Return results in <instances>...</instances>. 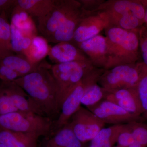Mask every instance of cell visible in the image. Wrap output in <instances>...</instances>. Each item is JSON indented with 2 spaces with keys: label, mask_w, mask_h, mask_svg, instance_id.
I'll return each mask as SVG.
<instances>
[{
  "label": "cell",
  "mask_w": 147,
  "mask_h": 147,
  "mask_svg": "<svg viewBox=\"0 0 147 147\" xmlns=\"http://www.w3.org/2000/svg\"><path fill=\"white\" fill-rule=\"evenodd\" d=\"M51 67L41 62L36 70L14 81L32 100L42 115L55 121L60 113L57 83Z\"/></svg>",
  "instance_id": "cell-1"
},
{
  "label": "cell",
  "mask_w": 147,
  "mask_h": 147,
  "mask_svg": "<svg viewBox=\"0 0 147 147\" xmlns=\"http://www.w3.org/2000/svg\"><path fill=\"white\" fill-rule=\"evenodd\" d=\"M139 29L127 30L109 26L104 30L108 48V61L105 69L139 61Z\"/></svg>",
  "instance_id": "cell-2"
},
{
  "label": "cell",
  "mask_w": 147,
  "mask_h": 147,
  "mask_svg": "<svg viewBox=\"0 0 147 147\" xmlns=\"http://www.w3.org/2000/svg\"><path fill=\"white\" fill-rule=\"evenodd\" d=\"M53 122L35 113L18 111L0 116V129L47 137L51 134Z\"/></svg>",
  "instance_id": "cell-3"
},
{
  "label": "cell",
  "mask_w": 147,
  "mask_h": 147,
  "mask_svg": "<svg viewBox=\"0 0 147 147\" xmlns=\"http://www.w3.org/2000/svg\"><path fill=\"white\" fill-rule=\"evenodd\" d=\"M102 74L101 69L95 67L93 68L69 94L62 104L57 119L53 122L50 136L68 123L72 115L81 107L82 98L87 88L92 84L98 83Z\"/></svg>",
  "instance_id": "cell-4"
},
{
  "label": "cell",
  "mask_w": 147,
  "mask_h": 147,
  "mask_svg": "<svg viewBox=\"0 0 147 147\" xmlns=\"http://www.w3.org/2000/svg\"><path fill=\"white\" fill-rule=\"evenodd\" d=\"M94 67L91 62H71L55 64L51 71L57 83L60 108L69 94Z\"/></svg>",
  "instance_id": "cell-5"
},
{
  "label": "cell",
  "mask_w": 147,
  "mask_h": 147,
  "mask_svg": "<svg viewBox=\"0 0 147 147\" xmlns=\"http://www.w3.org/2000/svg\"><path fill=\"white\" fill-rule=\"evenodd\" d=\"M143 65V63L139 61L105 69L98 84L110 90L135 88L140 79Z\"/></svg>",
  "instance_id": "cell-6"
},
{
  "label": "cell",
  "mask_w": 147,
  "mask_h": 147,
  "mask_svg": "<svg viewBox=\"0 0 147 147\" xmlns=\"http://www.w3.org/2000/svg\"><path fill=\"white\" fill-rule=\"evenodd\" d=\"M81 7L79 0H55L53 9L46 16L38 19V30L48 39Z\"/></svg>",
  "instance_id": "cell-7"
},
{
  "label": "cell",
  "mask_w": 147,
  "mask_h": 147,
  "mask_svg": "<svg viewBox=\"0 0 147 147\" xmlns=\"http://www.w3.org/2000/svg\"><path fill=\"white\" fill-rule=\"evenodd\" d=\"M82 9V18L70 42L74 44L84 42L100 34L110 26L109 17L105 11L89 12Z\"/></svg>",
  "instance_id": "cell-8"
},
{
  "label": "cell",
  "mask_w": 147,
  "mask_h": 147,
  "mask_svg": "<svg viewBox=\"0 0 147 147\" xmlns=\"http://www.w3.org/2000/svg\"><path fill=\"white\" fill-rule=\"evenodd\" d=\"M68 123L76 137L83 144L91 141L105 125L93 113L82 106Z\"/></svg>",
  "instance_id": "cell-9"
},
{
  "label": "cell",
  "mask_w": 147,
  "mask_h": 147,
  "mask_svg": "<svg viewBox=\"0 0 147 147\" xmlns=\"http://www.w3.org/2000/svg\"><path fill=\"white\" fill-rule=\"evenodd\" d=\"M87 109L97 116L105 124L117 125L133 121H145L142 117L133 115L115 103L106 99Z\"/></svg>",
  "instance_id": "cell-10"
},
{
  "label": "cell",
  "mask_w": 147,
  "mask_h": 147,
  "mask_svg": "<svg viewBox=\"0 0 147 147\" xmlns=\"http://www.w3.org/2000/svg\"><path fill=\"white\" fill-rule=\"evenodd\" d=\"M75 45L86 55L94 67L105 69L108 61V48L105 36L100 34Z\"/></svg>",
  "instance_id": "cell-11"
},
{
  "label": "cell",
  "mask_w": 147,
  "mask_h": 147,
  "mask_svg": "<svg viewBox=\"0 0 147 147\" xmlns=\"http://www.w3.org/2000/svg\"><path fill=\"white\" fill-rule=\"evenodd\" d=\"M136 87L113 90H107L105 99L115 103L133 115L142 117V107Z\"/></svg>",
  "instance_id": "cell-12"
},
{
  "label": "cell",
  "mask_w": 147,
  "mask_h": 147,
  "mask_svg": "<svg viewBox=\"0 0 147 147\" xmlns=\"http://www.w3.org/2000/svg\"><path fill=\"white\" fill-rule=\"evenodd\" d=\"M50 60L56 64L71 62H91L79 47L72 42H59L50 47L48 55Z\"/></svg>",
  "instance_id": "cell-13"
},
{
  "label": "cell",
  "mask_w": 147,
  "mask_h": 147,
  "mask_svg": "<svg viewBox=\"0 0 147 147\" xmlns=\"http://www.w3.org/2000/svg\"><path fill=\"white\" fill-rule=\"evenodd\" d=\"M98 11L106 13L132 14L144 24L145 9L141 0H105Z\"/></svg>",
  "instance_id": "cell-14"
},
{
  "label": "cell",
  "mask_w": 147,
  "mask_h": 147,
  "mask_svg": "<svg viewBox=\"0 0 147 147\" xmlns=\"http://www.w3.org/2000/svg\"><path fill=\"white\" fill-rule=\"evenodd\" d=\"M0 82L10 96L18 111L35 113L44 116L26 93L15 82Z\"/></svg>",
  "instance_id": "cell-15"
},
{
  "label": "cell",
  "mask_w": 147,
  "mask_h": 147,
  "mask_svg": "<svg viewBox=\"0 0 147 147\" xmlns=\"http://www.w3.org/2000/svg\"><path fill=\"white\" fill-rule=\"evenodd\" d=\"M45 139L40 147H83L69 123Z\"/></svg>",
  "instance_id": "cell-16"
},
{
  "label": "cell",
  "mask_w": 147,
  "mask_h": 147,
  "mask_svg": "<svg viewBox=\"0 0 147 147\" xmlns=\"http://www.w3.org/2000/svg\"><path fill=\"white\" fill-rule=\"evenodd\" d=\"M39 138L34 134L0 129V144L6 147H38Z\"/></svg>",
  "instance_id": "cell-17"
},
{
  "label": "cell",
  "mask_w": 147,
  "mask_h": 147,
  "mask_svg": "<svg viewBox=\"0 0 147 147\" xmlns=\"http://www.w3.org/2000/svg\"><path fill=\"white\" fill-rule=\"evenodd\" d=\"M10 24L21 31L25 36L32 38L37 36V27L32 17L16 5L10 14Z\"/></svg>",
  "instance_id": "cell-18"
},
{
  "label": "cell",
  "mask_w": 147,
  "mask_h": 147,
  "mask_svg": "<svg viewBox=\"0 0 147 147\" xmlns=\"http://www.w3.org/2000/svg\"><path fill=\"white\" fill-rule=\"evenodd\" d=\"M40 63L37 64L32 63L25 57L21 55H13L0 58V64L7 67L16 71L21 77L36 70Z\"/></svg>",
  "instance_id": "cell-19"
},
{
  "label": "cell",
  "mask_w": 147,
  "mask_h": 147,
  "mask_svg": "<svg viewBox=\"0 0 147 147\" xmlns=\"http://www.w3.org/2000/svg\"><path fill=\"white\" fill-rule=\"evenodd\" d=\"M55 0H17V5L32 17L42 18L53 9Z\"/></svg>",
  "instance_id": "cell-20"
},
{
  "label": "cell",
  "mask_w": 147,
  "mask_h": 147,
  "mask_svg": "<svg viewBox=\"0 0 147 147\" xmlns=\"http://www.w3.org/2000/svg\"><path fill=\"white\" fill-rule=\"evenodd\" d=\"M50 49L48 41L44 37L36 36L32 38L31 43L24 56L32 63L37 64L48 56Z\"/></svg>",
  "instance_id": "cell-21"
},
{
  "label": "cell",
  "mask_w": 147,
  "mask_h": 147,
  "mask_svg": "<svg viewBox=\"0 0 147 147\" xmlns=\"http://www.w3.org/2000/svg\"><path fill=\"white\" fill-rule=\"evenodd\" d=\"M123 124L102 128L90 141L89 147H113Z\"/></svg>",
  "instance_id": "cell-22"
},
{
  "label": "cell",
  "mask_w": 147,
  "mask_h": 147,
  "mask_svg": "<svg viewBox=\"0 0 147 147\" xmlns=\"http://www.w3.org/2000/svg\"><path fill=\"white\" fill-rule=\"evenodd\" d=\"M16 55L11 45V30L8 16L5 12L0 14V58Z\"/></svg>",
  "instance_id": "cell-23"
},
{
  "label": "cell",
  "mask_w": 147,
  "mask_h": 147,
  "mask_svg": "<svg viewBox=\"0 0 147 147\" xmlns=\"http://www.w3.org/2000/svg\"><path fill=\"white\" fill-rule=\"evenodd\" d=\"M106 13L109 17V26L116 27L127 30H132L139 29L144 25L138 18L132 14Z\"/></svg>",
  "instance_id": "cell-24"
},
{
  "label": "cell",
  "mask_w": 147,
  "mask_h": 147,
  "mask_svg": "<svg viewBox=\"0 0 147 147\" xmlns=\"http://www.w3.org/2000/svg\"><path fill=\"white\" fill-rule=\"evenodd\" d=\"M107 90L98 83L92 84L87 88L82 100V105L90 108L96 105L105 98Z\"/></svg>",
  "instance_id": "cell-25"
},
{
  "label": "cell",
  "mask_w": 147,
  "mask_h": 147,
  "mask_svg": "<svg viewBox=\"0 0 147 147\" xmlns=\"http://www.w3.org/2000/svg\"><path fill=\"white\" fill-rule=\"evenodd\" d=\"M142 109V117L147 120V67L143 63L139 82L136 87Z\"/></svg>",
  "instance_id": "cell-26"
},
{
  "label": "cell",
  "mask_w": 147,
  "mask_h": 147,
  "mask_svg": "<svg viewBox=\"0 0 147 147\" xmlns=\"http://www.w3.org/2000/svg\"><path fill=\"white\" fill-rule=\"evenodd\" d=\"M128 123L134 142L144 147H147V123L139 121H133Z\"/></svg>",
  "instance_id": "cell-27"
},
{
  "label": "cell",
  "mask_w": 147,
  "mask_h": 147,
  "mask_svg": "<svg viewBox=\"0 0 147 147\" xmlns=\"http://www.w3.org/2000/svg\"><path fill=\"white\" fill-rule=\"evenodd\" d=\"M18 111L10 96L0 82V116Z\"/></svg>",
  "instance_id": "cell-28"
},
{
  "label": "cell",
  "mask_w": 147,
  "mask_h": 147,
  "mask_svg": "<svg viewBox=\"0 0 147 147\" xmlns=\"http://www.w3.org/2000/svg\"><path fill=\"white\" fill-rule=\"evenodd\" d=\"M11 30V45L12 50L16 55H23V44L25 36L18 29L10 24Z\"/></svg>",
  "instance_id": "cell-29"
},
{
  "label": "cell",
  "mask_w": 147,
  "mask_h": 147,
  "mask_svg": "<svg viewBox=\"0 0 147 147\" xmlns=\"http://www.w3.org/2000/svg\"><path fill=\"white\" fill-rule=\"evenodd\" d=\"M134 142L129 124L128 123L123 124L117 137L116 142L117 146L128 147Z\"/></svg>",
  "instance_id": "cell-30"
},
{
  "label": "cell",
  "mask_w": 147,
  "mask_h": 147,
  "mask_svg": "<svg viewBox=\"0 0 147 147\" xmlns=\"http://www.w3.org/2000/svg\"><path fill=\"white\" fill-rule=\"evenodd\" d=\"M139 50L142 61L147 67V27L143 25L139 29Z\"/></svg>",
  "instance_id": "cell-31"
},
{
  "label": "cell",
  "mask_w": 147,
  "mask_h": 147,
  "mask_svg": "<svg viewBox=\"0 0 147 147\" xmlns=\"http://www.w3.org/2000/svg\"><path fill=\"white\" fill-rule=\"evenodd\" d=\"M21 77L16 71L5 66L0 64V81L4 82H14Z\"/></svg>",
  "instance_id": "cell-32"
},
{
  "label": "cell",
  "mask_w": 147,
  "mask_h": 147,
  "mask_svg": "<svg viewBox=\"0 0 147 147\" xmlns=\"http://www.w3.org/2000/svg\"><path fill=\"white\" fill-rule=\"evenodd\" d=\"M82 9L89 12L98 11L100 6L105 0H79Z\"/></svg>",
  "instance_id": "cell-33"
},
{
  "label": "cell",
  "mask_w": 147,
  "mask_h": 147,
  "mask_svg": "<svg viewBox=\"0 0 147 147\" xmlns=\"http://www.w3.org/2000/svg\"><path fill=\"white\" fill-rule=\"evenodd\" d=\"M17 5V0H0V14L5 12L8 16Z\"/></svg>",
  "instance_id": "cell-34"
},
{
  "label": "cell",
  "mask_w": 147,
  "mask_h": 147,
  "mask_svg": "<svg viewBox=\"0 0 147 147\" xmlns=\"http://www.w3.org/2000/svg\"><path fill=\"white\" fill-rule=\"evenodd\" d=\"M141 1L145 9L144 25L147 27V0H141Z\"/></svg>",
  "instance_id": "cell-35"
},
{
  "label": "cell",
  "mask_w": 147,
  "mask_h": 147,
  "mask_svg": "<svg viewBox=\"0 0 147 147\" xmlns=\"http://www.w3.org/2000/svg\"><path fill=\"white\" fill-rule=\"evenodd\" d=\"M128 147H144L140 144L135 142H133L130 146H129Z\"/></svg>",
  "instance_id": "cell-36"
},
{
  "label": "cell",
  "mask_w": 147,
  "mask_h": 147,
  "mask_svg": "<svg viewBox=\"0 0 147 147\" xmlns=\"http://www.w3.org/2000/svg\"><path fill=\"white\" fill-rule=\"evenodd\" d=\"M0 147H6L4 145L2 144H0Z\"/></svg>",
  "instance_id": "cell-37"
},
{
  "label": "cell",
  "mask_w": 147,
  "mask_h": 147,
  "mask_svg": "<svg viewBox=\"0 0 147 147\" xmlns=\"http://www.w3.org/2000/svg\"><path fill=\"white\" fill-rule=\"evenodd\" d=\"M119 147L118 146H116V147Z\"/></svg>",
  "instance_id": "cell-38"
}]
</instances>
